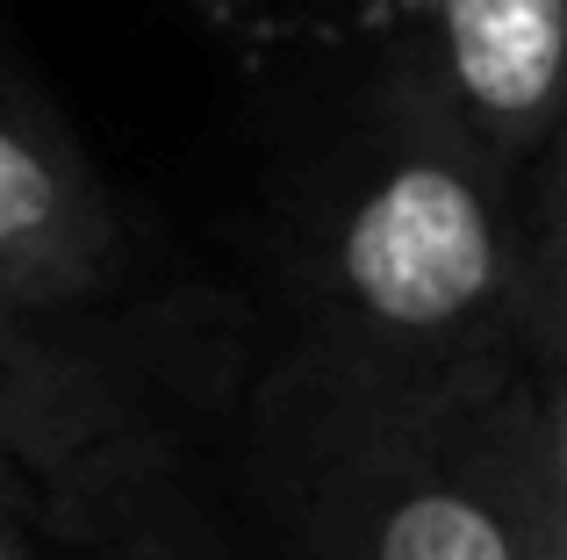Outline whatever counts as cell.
<instances>
[{
	"mask_svg": "<svg viewBox=\"0 0 567 560\" xmlns=\"http://www.w3.org/2000/svg\"><path fill=\"white\" fill-rule=\"evenodd\" d=\"M251 481L295 560H525L539 496L567 481V388L302 331L251 395Z\"/></svg>",
	"mask_w": 567,
	"mask_h": 560,
	"instance_id": "cell-1",
	"label": "cell"
},
{
	"mask_svg": "<svg viewBox=\"0 0 567 560\" xmlns=\"http://www.w3.org/2000/svg\"><path fill=\"white\" fill-rule=\"evenodd\" d=\"M388 366L560 374L554 152L503 180L381 72L367 144L317 245V323Z\"/></svg>",
	"mask_w": 567,
	"mask_h": 560,
	"instance_id": "cell-2",
	"label": "cell"
},
{
	"mask_svg": "<svg viewBox=\"0 0 567 560\" xmlns=\"http://www.w3.org/2000/svg\"><path fill=\"white\" fill-rule=\"evenodd\" d=\"M560 72L567 0H402L388 29V80L503 180L560 144Z\"/></svg>",
	"mask_w": 567,
	"mask_h": 560,
	"instance_id": "cell-3",
	"label": "cell"
},
{
	"mask_svg": "<svg viewBox=\"0 0 567 560\" xmlns=\"http://www.w3.org/2000/svg\"><path fill=\"white\" fill-rule=\"evenodd\" d=\"M37 532L80 560H237L144 409L109 403L37 475Z\"/></svg>",
	"mask_w": 567,
	"mask_h": 560,
	"instance_id": "cell-4",
	"label": "cell"
},
{
	"mask_svg": "<svg viewBox=\"0 0 567 560\" xmlns=\"http://www.w3.org/2000/svg\"><path fill=\"white\" fill-rule=\"evenodd\" d=\"M123 267V216L51 115L0 94V309L51 323Z\"/></svg>",
	"mask_w": 567,
	"mask_h": 560,
	"instance_id": "cell-5",
	"label": "cell"
},
{
	"mask_svg": "<svg viewBox=\"0 0 567 560\" xmlns=\"http://www.w3.org/2000/svg\"><path fill=\"white\" fill-rule=\"evenodd\" d=\"M123 395L43 323L0 309V510L37 525V475Z\"/></svg>",
	"mask_w": 567,
	"mask_h": 560,
	"instance_id": "cell-6",
	"label": "cell"
},
{
	"mask_svg": "<svg viewBox=\"0 0 567 560\" xmlns=\"http://www.w3.org/2000/svg\"><path fill=\"white\" fill-rule=\"evenodd\" d=\"M223 37L251 51H331V43L388 37L402 0H202Z\"/></svg>",
	"mask_w": 567,
	"mask_h": 560,
	"instance_id": "cell-7",
	"label": "cell"
},
{
	"mask_svg": "<svg viewBox=\"0 0 567 560\" xmlns=\"http://www.w3.org/2000/svg\"><path fill=\"white\" fill-rule=\"evenodd\" d=\"M525 560H567V481H554V489L539 496V518H532Z\"/></svg>",
	"mask_w": 567,
	"mask_h": 560,
	"instance_id": "cell-8",
	"label": "cell"
},
{
	"mask_svg": "<svg viewBox=\"0 0 567 560\" xmlns=\"http://www.w3.org/2000/svg\"><path fill=\"white\" fill-rule=\"evenodd\" d=\"M0 560H51V547L37 539V525H29V518L0 510Z\"/></svg>",
	"mask_w": 567,
	"mask_h": 560,
	"instance_id": "cell-9",
	"label": "cell"
}]
</instances>
